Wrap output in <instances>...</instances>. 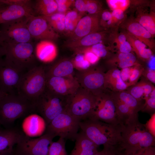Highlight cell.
Returning <instances> with one entry per match:
<instances>
[{"label": "cell", "mask_w": 155, "mask_h": 155, "mask_svg": "<svg viewBox=\"0 0 155 155\" xmlns=\"http://www.w3.org/2000/svg\"><path fill=\"white\" fill-rule=\"evenodd\" d=\"M115 23L111 13L108 10L102 11L100 14V24L101 27L108 28Z\"/></svg>", "instance_id": "obj_38"}, {"label": "cell", "mask_w": 155, "mask_h": 155, "mask_svg": "<svg viewBox=\"0 0 155 155\" xmlns=\"http://www.w3.org/2000/svg\"><path fill=\"white\" fill-rule=\"evenodd\" d=\"M57 5V12L65 13L69 10L71 6L74 4V0H55Z\"/></svg>", "instance_id": "obj_42"}, {"label": "cell", "mask_w": 155, "mask_h": 155, "mask_svg": "<svg viewBox=\"0 0 155 155\" xmlns=\"http://www.w3.org/2000/svg\"><path fill=\"white\" fill-rule=\"evenodd\" d=\"M100 14H88L82 17L68 40H78L90 34L102 31L100 24Z\"/></svg>", "instance_id": "obj_16"}, {"label": "cell", "mask_w": 155, "mask_h": 155, "mask_svg": "<svg viewBox=\"0 0 155 155\" xmlns=\"http://www.w3.org/2000/svg\"><path fill=\"white\" fill-rule=\"evenodd\" d=\"M121 151L119 145L103 147L100 151H98L93 155H117Z\"/></svg>", "instance_id": "obj_43"}, {"label": "cell", "mask_w": 155, "mask_h": 155, "mask_svg": "<svg viewBox=\"0 0 155 155\" xmlns=\"http://www.w3.org/2000/svg\"><path fill=\"white\" fill-rule=\"evenodd\" d=\"M127 40L130 44L132 50L136 54L140 50L146 48V45L128 32L125 34Z\"/></svg>", "instance_id": "obj_41"}, {"label": "cell", "mask_w": 155, "mask_h": 155, "mask_svg": "<svg viewBox=\"0 0 155 155\" xmlns=\"http://www.w3.org/2000/svg\"><path fill=\"white\" fill-rule=\"evenodd\" d=\"M66 13L57 12L51 15L42 16L44 18L57 33H64L65 18Z\"/></svg>", "instance_id": "obj_30"}, {"label": "cell", "mask_w": 155, "mask_h": 155, "mask_svg": "<svg viewBox=\"0 0 155 155\" xmlns=\"http://www.w3.org/2000/svg\"><path fill=\"white\" fill-rule=\"evenodd\" d=\"M55 137L46 132L36 138H31L22 133L13 152L16 155H48L49 146Z\"/></svg>", "instance_id": "obj_9"}, {"label": "cell", "mask_w": 155, "mask_h": 155, "mask_svg": "<svg viewBox=\"0 0 155 155\" xmlns=\"http://www.w3.org/2000/svg\"><path fill=\"white\" fill-rule=\"evenodd\" d=\"M7 155H16L14 154L13 152Z\"/></svg>", "instance_id": "obj_58"}, {"label": "cell", "mask_w": 155, "mask_h": 155, "mask_svg": "<svg viewBox=\"0 0 155 155\" xmlns=\"http://www.w3.org/2000/svg\"><path fill=\"white\" fill-rule=\"evenodd\" d=\"M132 67L122 69L120 70V76L123 82L127 85L128 87L129 79L132 69Z\"/></svg>", "instance_id": "obj_49"}, {"label": "cell", "mask_w": 155, "mask_h": 155, "mask_svg": "<svg viewBox=\"0 0 155 155\" xmlns=\"http://www.w3.org/2000/svg\"><path fill=\"white\" fill-rule=\"evenodd\" d=\"M142 75L150 82L155 84V70L150 68L144 69Z\"/></svg>", "instance_id": "obj_47"}, {"label": "cell", "mask_w": 155, "mask_h": 155, "mask_svg": "<svg viewBox=\"0 0 155 155\" xmlns=\"http://www.w3.org/2000/svg\"><path fill=\"white\" fill-rule=\"evenodd\" d=\"M24 74L13 67L4 59H0V88L5 94H18Z\"/></svg>", "instance_id": "obj_13"}, {"label": "cell", "mask_w": 155, "mask_h": 155, "mask_svg": "<svg viewBox=\"0 0 155 155\" xmlns=\"http://www.w3.org/2000/svg\"><path fill=\"white\" fill-rule=\"evenodd\" d=\"M65 97L56 94L45 87L33 103L34 113L39 114L44 119L46 126L65 111Z\"/></svg>", "instance_id": "obj_7"}, {"label": "cell", "mask_w": 155, "mask_h": 155, "mask_svg": "<svg viewBox=\"0 0 155 155\" xmlns=\"http://www.w3.org/2000/svg\"><path fill=\"white\" fill-rule=\"evenodd\" d=\"M144 150H141L137 152L133 153H125L123 151H121L117 155H141L142 152Z\"/></svg>", "instance_id": "obj_55"}, {"label": "cell", "mask_w": 155, "mask_h": 155, "mask_svg": "<svg viewBox=\"0 0 155 155\" xmlns=\"http://www.w3.org/2000/svg\"><path fill=\"white\" fill-rule=\"evenodd\" d=\"M71 61L74 68L78 71L85 70L91 67V64L85 59L83 54H76V55Z\"/></svg>", "instance_id": "obj_35"}, {"label": "cell", "mask_w": 155, "mask_h": 155, "mask_svg": "<svg viewBox=\"0 0 155 155\" xmlns=\"http://www.w3.org/2000/svg\"><path fill=\"white\" fill-rule=\"evenodd\" d=\"M32 6L6 5L0 8V25L23 18L35 16Z\"/></svg>", "instance_id": "obj_17"}, {"label": "cell", "mask_w": 155, "mask_h": 155, "mask_svg": "<svg viewBox=\"0 0 155 155\" xmlns=\"http://www.w3.org/2000/svg\"><path fill=\"white\" fill-rule=\"evenodd\" d=\"M65 140L59 137L57 141L53 142L49 146L48 155H67L65 149Z\"/></svg>", "instance_id": "obj_33"}, {"label": "cell", "mask_w": 155, "mask_h": 155, "mask_svg": "<svg viewBox=\"0 0 155 155\" xmlns=\"http://www.w3.org/2000/svg\"><path fill=\"white\" fill-rule=\"evenodd\" d=\"M33 103L19 94H5L0 101V124L5 129L17 119L34 113Z\"/></svg>", "instance_id": "obj_3"}, {"label": "cell", "mask_w": 155, "mask_h": 155, "mask_svg": "<svg viewBox=\"0 0 155 155\" xmlns=\"http://www.w3.org/2000/svg\"><path fill=\"white\" fill-rule=\"evenodd\" d=\"M46 127L44 119L39 115L35 113L28 115L22 124V129L25 135L32 137L41 135Z\"/></svg>", "instance_id": "obj_18"}, {"label": "cell", "mask_w": 155, "mask_h": 155, "mask_svg": "<svg viewBox=\"0 0 155 155\" xmlns=\"http://www.w3.org/2000/svg\"><path fill=\"white\" fill-rule=\"evenodd\" d=\"M36 56L40 60L45 62L52 61L56 57L57 51L56 45L52 41L41 40L36 49Z\"/></svg>", "instance_id": "obj_25"}, {"label": "cell", "mask_w": 155, "mask_h": 155, "mask_svg": "<svg viewBox=\"0 0 155 155\" xmlns=\"http://www.w3.org/2000/svg\"><path fill=\"white\" fill-rule=\"evenodd\" d=\"M124 12L120 9H116L113 10L111 14L113 20L115 23L122 20L124 18Z\"/></svg>", "instance_id": "obj_51"}, {"label": "cell", "mask_w": 155, "mask_h": 155, "mask_svg": "<svg viewBox=\"0 0 155 155\" xmlns=\"http://www.w3.org/2000/svg\"><path fill=\"white\" fill-rule=\"evenodd\" d=\"M31 17L23 18L0 25V37L4 42L7 43L31 42L32 38L27 26L28 22Z\"/></svg>", "instance_id": "obj_10"}, {"label": "cell", "mask_w": 155, "mask_h": 155, "mask_svg": "<svg viewBox=\"0 0 155 155\" xmlns=\"http://www.w3.org/2000/svg\"><path fill=\"white\" fill-rule=\"evenodd\" d=\"M127 32L153 49L154 44L151 40L153 37L137 21H131L126 26Z\"/></svg>", "instance_id": "obj_24"}, {"label": "cell", "mask_w": 155, "mask_h": 155, "mask_svg": "<svg viewBox=\"0 0 155 155\" xmlns=\"http://www.w3.org/2000/svg\"><path fill=\"white\" fill-rule=\"evenodd\" d=\"M121 135L122 141L120 147L126 153H135L155 146L154 136L138 120L123 125Z\"/></svg>", "instance_id": "obj_2"}, {"label": "cell", "mask_w": 155, "mask_h": 155, "mask_svg": "<svg viewBox=\"0 0 155 155\" xmlns=\"http://www.w3.org/2000/svg\"><path fill=\"white\" fill-rule=\"evenodd\" d=\"M83 54L85 59L89 62L91 65L96 63L100 59L95 54L90 51L86 52Z\"/></svg>", "instance_id": "obj_48"}, {"label": "cell", "mask_w": 155, "mask_h": 155, "mask_svg": "<svg viewBox=\"0 0 155 155\" xmlns=\"http://www.w3.org/2000/svg\"><path fill=\"white\" fill-rule=\"evenodd\" d=\"M108 33V32L106 31H101L90 34L78 40H67L65 43V46L72 50L76 49L90 46L102 43L106 38Z\"/></svg>", "instance_id": "obj_19"}, {"label": "cell", "mask_w": 155, "mask_h": 155, "mask_svg": "<svg viewBox=\"0 0 155 155\" xmlns=\"http://www.w3.org/2000/svg\"><path fill=\"white\" fill-rule=\"evenodd\" d=\"M0 131H1V130H0Z\"/></svg>", "instance_id": "obj_60"}, {"label": "cell", "mask_w": 155, "mask_h": 155, "mask_svg": "<svg viewBox=\"0 0 155 155\" xmlns=\"http://www.w3.org/2000/svg\"><path fill=\"white\" fill-rule=\"evenodd\" d=\"M83 15L75 9L69 10L66 13L64 34L69 37L72 34Z\"/></svg>", "instance_id": "obj_29"}, {"label": "cell", "mask_w": 155, "mask_h": 155, "mask_svg": "<svg viewBox=\"0 0 155 155\" xmlns=\"http://www.w3.org/2000/svg\"><path fill=\"white\" fill-rule=\"evenodd\" d=\"M141 155H155L154 146H151L146 148L142 152Z\"/></svg>", "instance_id": "obj_53"}, {"label": "cell", "mask_w": 155, "mask_h": 155, "mask_svg": "<svg viewBox=\"0 0 155 155\" xmlns=\"http://www.w3.org/2000/svg\"><path fill=\"white\" fill-rule=\"evenodd\" d=\"M144 69L140 64L132 67L129 79L128 87L137 83L140 78L142 75Z\"/></svg>", "instance_id": "obj_36"}, {"label": "cell", "mask_w": 155, "mask_h": 155, "mask_svg": "<svg viewBox=\"0 0 155 155\" xmlns=\"http://www.w3.org/2000/svg\"><path fill=\"white\" fill-rule=\"evenodd\" d=\"M74 147L70 155H93L98 151V146L82 131L78 133Z\"/></svg>", "instance_id": "obj_21"}, {"label": "cell", "mask_w": 155, "mask_h": 155, "mask_svg": "<svg viewBox=\"0 0 155 155\" xmlns=\"http://www.w3.org/2000/svg\"><path fill=\"white\" fill-rule=\"evenodd\" d=\"M106 1L109 8L112 10L120 9L124 11L128 8L130 3V1L127 0H107Z\"/></svg>", "instance_id": "obj_40"}, {"label": "cell", "mask_w": 155, "mask_h": 155, "mask_svg": "<svg viewBox=\"0 0 155 155\" xmlns=\"http://www.w3.org/2000/svg\"><path fill=\"white\" fill-rule=\"evenodd\" d=\"M4 47L5 60L20 71L24 73L38 65L36 63V48L32 42L20 43L4 42Z\"/></svg>", "instance_id": "obj_4"}, {"label": "cell", "mask_w": 155, "mask_h": 155, "mask_svg": "<svg viewBox=\"0 0 155 155\" xmlns=\"http://www.w3.org/2000/svg\"><path fill=\"white\" fill-rule=\"evenodd\" d=\"M81 121L64 111L46 126L45 132L65 140H75Z\"/></svg>", "instance_id": "obj_8"}, {"label": "cell", "mask_w": 155, "mask_h": 155, "mask_svg": "<svg viewBox=\"0 0 155 155\" xmlns=\"http://www.w3.org/2000/svg\"><path fill=\"white\" fill-rule=\"evenodd\" d=\"M22 133L12 127L0 131V155L13 152V148Z\"/></svg>", "instance_id": "obj_20"}, {"label": "cell", "mask_w": 155, "mask_h": 155, "mask_svg": "<svg viewBox=\"0 0 155 155\" xmlns=\"http://www.w3.org/2000/svg\"><path fill=\"white\" fill-rule=\"evenodd\" d=\"M107 64L113 68L118 67L122 69L139 65L135 56L131 53H118L107 61Z\"/></svg>", "instance_id": "obj_26"}, {"label": "cell", "mask_w": 155, "mask_h": 155, "mask_svg": "<svg viewBox=\"0 0 155 155\" xmlns=\"http://www.w3.org/2000/svg\"><path fill=\"white\" fill-rule=\"evenodd\" d=\"M80 87L73 75L65 77H46V88L59 95L66 96L72 94Z\"/></svg>", "instance_id": "obj_15"}, {"label": "cell", "mask_w": 155, "mask_h": 155, "mask_svg": "<svg viewBox=\"0 0 155 155\" xmlns=\"http://www.w3.org/2000/svg\"><path fill=\"white\" fill-rule=\"evenodd\" d=\"M46 68V77H65L73 75L74 67L71 60H60L48 68Z\"/></svg>", "instance_id": "obj_22"}, {"label": "cell", "mask_w": 155, "mask_h": 155, "mask_svg": "<svg viewBox=\"0 0 155 155\" xmlns=\"http://www.w3.org/2000/svg\"><path fill=\"white\" fill-rule=\"evenodd\" d=\"M128 86L122 80L120 70L117 68H112L104 74V88H108L113 92H118L125 90Z\"/></svg>", "instance_id": "obj_23"}, {"label": "cell", "mask_w": 155, "mask_h": 155, "mask_svg": "<svg viewBox=\"0 0 155 155\" xmlns=\"http://www.w3.org/2000/svg\"><path fill=\"white\" fill-rule=\"evenodd\" d=\"M115 125H123L117 112L113 99L111 95L104 92L97 96L95 107L90 117Z\"/></svg>", "instance_id": "obj_11"}, {"label": "cell", "mask_w": 155, "mask_h": 155, "mask_svg": "<svg viewBox=\"0 0 155 155\" xmlns=\"http://www.w3.org/2000/svg\"><path fill=\"white\" fill-rule=\"evenodd\" d=\"M86 1L87 0H75L74 3L75 9L83 16L86 12Z\"/></svg>", "instance_id": "obj_45"}, {"label": "cell", "mask_w": 155, "mask_h": 155, "mask_svg": "<svg viewBox=\"0 0 155 155\" xmlns=\"http://www.w3.org/2000/svg\"><path fill=\"white\" fill-rule=\"evenodd\" d=\"M123 125H115L99 120L88 119L80 121V128L86 136L98 146H114L122 141Z\"/></svg>", "instance_id": "obj_1"}, {"label": "cell", "mask_w": 155, "mask_h": 155, "mask_svg": "<svg viewBox=\"0 0 155 155\" xmlns=\"http://www.w3.org/2000/svg\"><path fill=\"white\" fill-rule=\"evenodd\" d=\"M112 94L137 114H138V112L141 111L143 108L144 102L143 100L136 99L125 90L118 92H113Z\"/></svg>", "instance_id": "obj_28"}, {"label": "cell", "mask_w": 155, "mask_h": 155, "mask_svg": "<svg viewBox=\"0 0 155 155\" xmlns=\"http://www.w3.org/2000/svg\"><path fill=\"white\" fill-rule=\"evenodd\" d=\"M5 55L4 42L0 37V59Z\"/></svg>", "instance_id": "obj_54"}, {"label": "cell", "mask_w": 155, "mask_h": 155, "mask_svg": "<svg viewBox=\"0 0 155 155\" xmlns=\"http://www.w3.org/2000/svg\"><path fill=\"white\" fill-rule=\"evenodd\" d=\"M72 51L76 54H83L86 52L90 51L100 58L106 57L108 54L107 47L102 43H98L88 47L75 49Z\"/></svg>", "instance_id": "obj_31"}, {"label": "cell", "mask_w": 155, "mask_h": 155, "mask_svg": "<svg viewBox=\"0 0 155 155\" xmlns=\"http://www.w3.org/2000/svg\"><path fill=\"white\" fill-rule=\"evenodd\" d=\"M5 5H16L32 6V1L29 0H0Z\"/></svg>", "instance_id": "obj_44"}, {"label": "cell", "mask_w": 155, "mask_h": 155, "mask_svg": "<svg viewBox=\"0 0 155 155\" xmlns=\"http://www.w3.org/2000/svg\"><path fill=\"white\" fill-rule=\"evenodd\" d=\"M46 68L38 65L24 73L18 90V94L33 103L44 90Z\"/></svg>", "instance_id": "obj_6"}, {"label": "cell", "mask_w": 155, "mask_h": 155, "mask_svg": "<svg viewBox=\"0 0 155 155\" xmlns=\"http://www.w3.org/2000/svg\"><path fill=\"white\" fill-rule=\"evenodd\" d=\"M97 97L80 86L74 93L66 96L65 111L81 121L88 119L95 107Z\"/></svg>", "instance_id": "obj_5"}, {"label": "cell", "mask_w": 155, "mask_h": 155, "mask_svg": "<svg viewBox=\"0 0 155 155\" xmlns=\"http://www.w3.org/2000/svg\"><path fill=\"white\" fill-rule=\"evenodd\" d=\"M104 74L100 68L90 67L85 70L78 71L75 77L82 87L98 96L105 90Z\"/></svg>", "instance_id": "obj_12"}, {"label": "cell", "mask_w": 155, "mask_h": 155, "mask_svg": "<svg viewBox=\"0 0 155 155\" xmlns=\"http://www.w3.org/2000/svg\"><path fill=\"white\" fill-rule=\"evenodd\" d=\"M102 11V6L98 1L87 0L86 12L89 14L94 15L100 14Z\"/></svg>", "instance_id": "obj_39"}, {"label": "cell", "mask_w": 155, "mask_h": 155, "mask_svg": "<svg viewBox=\"0 0 155 155\" xmlns=\"http://www.w3.org/2000/svg\"><path fill=\"white\" fill-rule=\"evenodd\" d=\"M125 90L138 100H143L145 97L144 90L139 82L128 87Z\"/></svg>", "instance_id": "obj_37"}, {"label": "cell", "mask_w": 155, "mask_h": 155, "mask_svg": "<svg viewBox=\"0 0 155 155\" xmlns=\"http://www.w3.org/2000/svg\"><path fill=\"white\" fill-rule=\"evenodd\" d=\"M127 40L125 34H121L119 35L116 38L115 42L116 43L117 46Z\"/></svg>", "instance_id": "obj_52"}, {"label": "cell", "mask_w": 155, "mask_h": 155, "mask_svg": "<svg viewBox=\"0 0 155 155\" xmlns=\"http://www.w3.org/2000/svg\"><path fill=\"white\" fill-rule=\"evenodd\" d=\"M155 18L154 13H143L139 16L137 21L153 37L155 34Z\"/></svg>", "instance_id": "obj_32"}, {"label": "cell", "mask_w": 155, "mask_h": 155, "mask_svg": "<svg viewBox=\"0 0 155 155\" xmlns=\"http://www.w3.org/2000/svg\"><path fill=\"white\" fill-rule=\"evenodd\" d=\"M32 9L38 16L51 15L57 11V5L55 0H37L32 5Z\"/></svg>", "instance_id": "obj_27"}, {"label": "cell", "mask_w": 155, "mask_h": 155, "mask_svg": "<svg viewBox=\"0 0 155 155\" xmlns=\"http://www.w3.org/2000/svg\"><path fill=\"white\" fill-rule=\"evenodd\" d=\"M6 5L0 1V8Z\"/></svg>", "instance_id": "obj_57"}, {"label": "cell", "mask_w": 155, "mask_h": 155, "mask_svg": "<svg viewBox=\"0 0 155 155\" xmlns=\"http://www.w3.org/2000/svg\"><path fill=\"white\" fill-rule=\"evenodd\" d=\"M10 152L6 153L5 154H2V155H7Z\"/></svg>", "instance_id": "obj_59"}, {"label": "cell", "mask_w": 155, "mask_h": 155, "mask_svg": "<svg viewBox=\"0 0 155 155\" xmlns=\"http://www.w3.org/2000/svg\"><path fill=\"white\" fill-rule=\"evenodd\" d=\"M136 54L139 57L143 59L148 60L152 56V52L151 49L146 48L139 51Z\"/></svg>", "instance_id": "obj_46"}, {"label": "cell", "mask_w": 155, "mask_h": 155, "mask_svg": "<svg viewBox=\"0 0 155 155\" xmlns=\"http://www.w3.org/2000/svg\"><path fill=\"white\" fill-rule=\"evenodd\" d=\"M144 99L145 102L141 111L151 115H154L155 111V91L145 97Z\"/></svg>", "instance_id": "obj_34"}, {"label": "cell", "mask_w": 155, "mask_h": 155, "mask_svg": "<svg viewBox=\"0 0 155 155\" xmlns=\"http://www.w3.org/2000/svg\"><path fill=\"white\" fill-rule=\"evenodd\" d=\"M6 94H5L1 90L0 88V101L3 98V97Z\"/></svg>", "instance_id": "obj_56"}, {"label": "cell", "mask_w": 155, "mask_h": 155, "mask_svg": "<svg viewBox=\"0 0 155 155\" xmlns=\"http://www.w3.org/2000/svg\"><path fill=\"white\" fill-rule=\"evenodd\" d=\"M117 47L119 53H131L132 50L130 44L127 40Z\"/></svg>", "instance_id": "obj_50"}, {"label": "cell", "mask_w": 155, "mask_h": 155, "mask_svg": "<svg viewBox=\"0 0 155 155\" xmlns=\"http://www.w3.org/2000/svg\"><path fill=\"white\" fill-rule=\"evenodd\" d=\"M27 26L32 38L41 40H56L59 35L46 20L40 16H33L29 18Z\"/></svg>", "instance_id": "obj_14"}]
</instances>
